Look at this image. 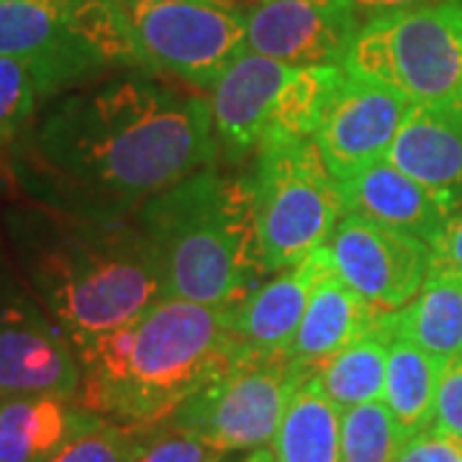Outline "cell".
Returning a JSON list of instances; mask_svg holds the SVG:
<instances>
[{
  "label": "cell",
  "mask_w": 462,
  "mask_h": 462,
  "mask_svg": "<svg viewBox=\"0 0 462 462\" xmlns=\"http://www.w3.org/2000/svg\"><path fill=\"white\" fill-rule=\"evenodd\" d=\"M216 152L208 100L132 75L44 103L11 165L33 203L80 216H132L211 165Z\"/></svg>",
  "instance_id": "1"
},
{
  "label": "cell",
  "mask_w": 462,
  "mask_h": 462,
  "mask_svg": "<svg viewBox=\"0 0 462 462\" xmlns=\"http://www.w3.org/2000/svg\"><path fill=\"white\" fill-rule=\"evenodd\" d=\"M18 270L75 352L167 296L152 245L132 216H80L42 203L5 216Z\"/></svg>",
  "instance_id": "2"
},
{
  "label": "cell",
  "mask_w": 462,
  "mask_h": 462,
  "mask_svg": "<svg viewBox=\"0 0 462 462\" xmlns=\"http://www.w3.org/2000/svg\"><path fill=\"white\" fill-rule=\"evenodd\" d=\"M242 352L229 309L165 296L78 352V403L116 424L152 430L226 375Z\"/></svg>",
  "instance_id": "3"
},
{
  "label": "cell",
  "mask_w": 462,
  "mask_h": 462,
  "mask_svg": "<svg viewBox=\"0 0 462 462\" xmlns=\"http://www.w3.org/2000/svg\"><path fill=\"white\" fill-rule=\"evenodd\" d=\"M134 218L157 257L165 293L231 309L270 275L249 178L211 162L142 203Z\"/></svg>",
  "instance_id": "4"
},
{
  "label": "cell",
  "mask_w": 462,
  "mask_h": 462,
  "mask_svg": "<svg viewBox=\"0 0 462 462\" xmlns=\"http://www.w3.org/2000/svg\"><path fill=\"white\" fill-rule=\"evenodd\" d=\"M0 54L29 69L42 103L139 67L126 0H0Z\"/></svg>",
  "instance_id": "5"
},
{
  "label": "cell",
  "mask_w": 462,
  "mask_h": 462,
  "mask_svg": "<svg viewBox=\"0 0 462 462\" xmlns=\"http://www.w3.org/2000/svg\"><path fill=\"white\" fill-rule=\"evenodd\" d=\"M249 182L270 273L288 270L324 247L345 216L339 182L314 136H267L254 152Z\"/></svg>",
  "instance_id": "6"
},
{
  "label": "cell",
  "mask_w": 462,
  "mask_h": 462,
  "mask_svg": "<svg viewBox=\"0 0 462 462\" xmlns=\"http://www.w3.org/2000/svg\"><path fill=\"white\" fill-rule=\"evenodd\" d=\"M345 69L385 85L413 106L462 96V0L363 21Z\"/></svg>",
  "instance_id": "7"
},
{
  "label": "cell",
  "mask_w": 462,
  "mask_h": 462,
  "mask_svg": "<svg viewBox=\"0 0 462 462\" xmlns=\"http://www.w3.org/2000/svg\"><path fill=\"white\" fill-rule=\"evenodd\" d=\"M139 69L211 90L247 51L245 11L193 0H126Z\"/></svg>",
  "instance_id": "8"
},
{
  "label": "cell",
  "mask_w": 462,
  "mask_h": 462,
  "mask_svg": "<svg viewBox=\"0 0 462 462\" xmlns=\"http://www.w3.org/2000/svg\"><path fill=\"white\" fill-rule=\"evenodd\" d=\"M291 352L267 355L245 346L226 375L188 398L167 421L206 437L224 452L260 449L275 439L288 401L303 380Z\"/></svg>",
  "instance_id": "9"
},
{
  "label": "cell",
  "mask_w": 462,
  "mask_h": 462,
  "mask_svg": "<svg viewBox=\"0 0 462 462\" xmlns=\"http://www.w3.org/2000/svg\"><path fill=\"white\" fill-rule=\"evenodd\" d=\"M80 375L72 342L0 249V398H75Z\"/></svg>",
  "instance_id": "10"
},
{
  "label": "cell",
  "mask_w": 462,
  "mask_h": 462,
  "mask_svg": "<svg viewBox=\"0 0 462 462\" xmlns=\"http://www.w3.org/2000/svg\"><path fill=\"white\" fill-rule=\"evenodd\" d=\"M329 249L337 275L385 314L409 306L430 275L427 242L355 216H342Z\"/></svg>",
  "instance_id": "11"
},
{
  "label": "cell",
  "mask_w": 462,
  "mask_h": 462,
  "mask_svg": "<svg viewBox=\"0 0 462 462\" xmlns=\"http://www.w3.org/2000/svg\"><path fill=\"white\" fill-rule=\"evenodd\" d=\"M411 106L396 90L345 72L314 134L316 147L337 182L388 160Z\"/></svg>",
  "instance_id": "12"
},
{
  "label": "cell",
  "mask_w": 462,
  "mask_h": 462,
  "mask_svg": "<svg viewBox=\"0 0 462 462\" xmlns=\"http://www.w3.org/2000/svg\"><path fill=\"white\" fill-rule=\"evenodd\" d=\"M245 21L249 51L298 67H345L363 26L352 0H254Z\"/></svg>",
  "instance_id": "13"
},
{
  "label": "cell",
  "mask_w": 462,
  "mask_h": 462,
  "mask_svg": "<svg viewBox=\"0 0 462 462\" xmlns=\"http://www.w3.org/2000/svg\"><path fill=\"white\" fill-rule=\"evenodd\" d=\"M296 67L247 50L208 90L216 144L226 160L254 154L275 129L282 90Z\"/></svg>",
  "instance_id": "14"
},
{
  "label": "cell",
  "mask_w": 462,
  "mask_h": 462,
  "mask_svg": "<svg viewBox=\"0 0 462 462\" xmlns=\"http://www.w3.org/2000/svg\"><path fill=\"white\" fill-rule=\"evenodd\" d=\"M388 160L431 190L449 214L462 208V96L411 106Z\"/></svg>",
  "instance_id": "15"
},
{
  "label": "cell",
  "mask_w": 462,
  "mask_h": 462,
  "mask_svg": "<svg viewBox=\"0 0 462 462\" xmlns=\"http://www.w3.org/2000/svg\"><path fill=\"white\" fill-rule=\"evenodd\" d=\"M329 270H334V260L329 245H324L303 263L281 270L273 281H264L245 300L231 306V331L242 346L267 355L291 352L311 291Z\"/></svg>",
  "instance_id": "16"
},
{
  "label": "cell",
  "mask_w": 462,
  "mask_h": 462,
  "mask_svg": "<svg viewBox=\"0 0 462 462\" xmlns=\"http://www.w3.org/2000/svg\"><path fill=\"white\" fill-rule=\"evenodd\" d=\"M342 214L411 234L431 245L449 211L421 182L409 178L391 160H380L357 175L339 180Z\"/></svg>",
  "instance_id": "17"
},
{
  "label": "cell",
  "mask_w": 462,
  "mask_h": 462,
  "mask_svg": "<svg viewBox=\"0 0 462 462\" xmlns=\"http://www.w3.org/2000/svg\"><path fill=\"white\" fill-rule=\"evenodd\" d=\"M385 311H375L357 296L339 275L337 267L321 275L311 291L309 306L303 311L296 339L291 345L293 363L316 373L321 365L355 345L367 334L380 329V319Z\"/></svg>",
  "instance_id": "18"
},
{
  "label": "cell",
  "mask_w": 462,
  "mask_h": 462,
  "mask_svg": "<svg viewBox=\"0 0 462 462\" xmlns=\"http://www.w3.org/2000/svg\"><path fill=\"white\" fill-rule=\"evenodd\" d=\"M96 419L67 396L0 398V462H50Z\"/></svg>",
  "instance_id": "19"
},
{
  "label": "cell",
  "mask_w": 462,
  "mask_h": 462,
  "mask_svg": "<svg viewBox=\"0 0 462 462\" xmlns=\"http://www.w3.org/2000/svg\"><path fill=\"white\" fill-rule=\"evenodd\" d=\"M273 455L275 462H342V409L327 396L316 373L288 401Z\"/></svg>",
  "instance_id": "20"
},
{
  "label": "cell",
  "mask_w": 462,
  "mask_h": 462,
  "mask_svg": "<svg viewBox=\"0 0 462 462\" xmlns=\"http://www.w3.org/2000/svg\"><path fill=\"white\" fill-rule=\"evenodd\" d=\"M380 331L411 339L442 365L462 355V278H427L409 306L383 314Z\"/></svg>",
  "instance_id": "21"
},
{
  "label": "cell",
  "mask_w": 462,
  "mask_h": 462,
  "mask_svg": "<svg viewBox=\"0 0 462 462\" xmlns=\"http://www.w3.org/2000/svg\"><path fill=\"white\" fill-rule=\"evenodd\" d=\"M439 375H442V363L431 357L427 349L398 334L388 337L383 403L396 419L403 437H411L431 427Z\"/></svg>",
  "instance_id": "22"
},
{
  "label": "cell",
  "mask_w": 462,
  "mask_h": 462,
  "mask_svg": "<svg viewBox=\"0 0 462 462\" xmlns=\"http://www.w3.org/2000/svg\"><path fill=\"white\" fill-rule=\"evenodd\" d=\"M388 367V339L383 331H373L355 345L342 349L316 370L327 396L342 409L383 401Z\"/></svg>",
  "instance_id": "23"
},
{
  "label": "cell",
  "mask_w": 462,
  "mask_h": 462,
  "mask_svg": "<svg viewBox=\"0 0 462 462\" xmlns=\"http://www.w3.org/2000/svg\"><path fill=\"white\" fill-rule=\"evenodd\" d=\"M403 439L383 401L342 411V462H393Z\"/></svg>",
  "instance_id": "24"
},
{
  "label": "cell",
  "mask_w": 462,
  "mask_h": 462,
  "mask_svg": "<svg viewBox=\"0 0 462 462\" xmlns=\"http://www.w3.org/2000/svg\"><path fill=\"white\" fill-rule=\"evenodd\" d=\"M147 430L124 427L98 416L78 431L50 462H136Z\"/></svg>",
  "instance_id": "25"
},
{
  "label": "cell",
  "mask_w": 462,
  "mask_h": 462,
  "mask_svg": "<svg viewBox=\"0 0 462 462\" xmlns=\"http://www.w3.org/2000/svg\"><path fill=\"white\" fill-rule=\"evenodd\" d=\"M39 93L29 69L0 54V152H14L39 116Z\"/></svg>",
  "instance_id": "26"
},
{
  "label": "cell",
  "mask_w": 462,
  "mask_h": 462,
  "mask_svg": "<svg viewBox=\"0 0 462 462\" xmlns=\"http://www.w3.org/2000/svg\"><path fill=\"white\" fill-rule=\"evenodd\" d=\"M167 427L157 434H144V445L136 462H221L224 460V449L211 445L206 437H200L196 431L180 430L175 424L165 421Z\"/></svg>",
  "instance_id": "27"
},
{
  "label": "cell",
  "mask_w": 462,
  "mask_h": 462,
  "mask_svg": "<svg viewBox=\"0 0 462 462\" xmlns=\"http://www.w3.org/2000/svg\"><path fill=\"white\" fill-rule=\"evenodd\" d=\"M431 427L462 442V355L442 365Z\"/></svg>",
  "instance_id": "28"
},
{
  "label": "cell",
  "mask_w": 462,
  "mask_h": 462,
  "mask_svg": "<svg viewBox=\"0 0 462 462\" xmlns=\"http://www.w3.org/2000/svg\"><path fill=\"white\" fill-rule=\"evenodd\" d=\"M462 442L447 437L434 427L411 434L398 447V455L393 462H460Z\"/></svg>",
  "instance_id": "29"
},
{
  "label": "cell",
  "mask_w": 462,
  "mask_h": 462,
  "mask_svg": "<svg viewBox=\"0 0 462 462\" xmlns=\"http://www.w3.org/2000/svg\"><path fill=\"white\" fill-rule=\"evenodd\" d=\"M427 278H462V211L447 218L442 231L430 245Z\"/></svg>",
  "instance_id": "30"
},
{
  "label": "cell",
  "mask_w": 462,
  "mask_h": 462,
  "mask_svg": "<svg viewBox=\"0 0 462 462\" xmlns=\"http://www.w3.org/2000/svg\"><path fill=\"white\" fill-rule=\"evenodd\" d=\"M357 8V16L370 21L375 16H385V14H398V11H411V8H424L439 0H352Z\"/></svg>",
  "instance_id": "31"
},
{
  "label": "cell",
  "mask_w": 462,
  "mask_h": 462,
  "mask_svg": "<svg viewBox=\"0 0 462 462\" xmlns=\"http://www.w3.org/2000/svg\"><path fill=\"white\" fill-rule=\"evenodd\" d=\"M193 3H211V5H221V8H231V11H242V8L252 5V0H193Z\"/></svg>",
  "instance_id": "32"
},
{
  "label": "cell",
  "mask_w": 462,
  "mask_h": 462,
  "mask_svg": "<svg viewBox=\"0 0 462 462\" xmlns=\"http://www.w3.org/2000/svg\"><path fill=\"white\" fill-rule=\"evenodd\" d=\"M245 462H275V455H270V452H264V449H254Z\"/></svg>",
  "instance_id": "33"
},
{
  "label": "cell",
  "mask_w": 462,
  "mask_h": 462,
  "mask_svg": "<svg viewBox=\"0 0 462 462\" xmlns=\"http://www.w3.org/2000/svg\"><path fill=\"white\" fill-rule=\"evenodd\" d=\"M252 3H254V0H252Z\"/></svg>",
  "instance_id": "34"
},
{
  "label": "cell",
  "mask_w": 462,
  "mask_h": 462,
  "mask_svg": "<svg viewBox=\"0 0 462 462\" xmlns=\"http://www.w3.org/2000/svg\"><path fill=\"white\" fill-rule=\"evenodd\" d=\"M460 462H462V460H460Z\"/></svg>",
  "instance_id": "35"
}]
</instances>
